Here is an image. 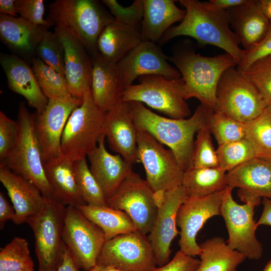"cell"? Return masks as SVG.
Masks as SVG:
<instances>
[{
	"label": "cell",
	"instance_id": "obj_1",
	"mask_svg": "<svg viewBox=\"0 0 271 271\" xmlns=\"http://www.w3.org/2000/svg\"><path fill=\"white\" fill-rule=\"evenodd\" d=\"M179 2L185 8V16L178 25L166 32L160 43L164 44L178 36H189L201 45H211L223 49L238 65L243 58L244 50L239 47L240 43L230 28L228 11L215 8L209 2Z\"/></svg>",
	"mask_w": 271,
	"mask_h": 271
},
{
	"label": "cell",
	"instance_id": "obj_2",
	"mask_svg": "<svg viewBox=\"0 0 271 271\" xmlns=\"http://www.w3.org/2000/svg\"><path fill=\"white\" fill-rule=\"evenodd\" d=\"M128 102L137 131L147 132L168 147L184 172L192 168L194 136L207 124L210 110L200 104L189 117L174 119L159 115L141 102Z\"/></svg>",
	"mask_w": 271,
	"mask_h": 271
},
{
	"label": "cell",
	"instance_id": "obj_3",
	"mask_svg": "<svg viewBox=\"0 0 271 271\" xmlns=\"http://www.w3.org/2000/svg\"><path fill=\"white\" fill-rule=\"evenodd\" d=\"M168 60L176 66L184 81L185 100L196 98L212 111L215 109L217 88L222 75L227 69L237 65L227 53L207 57L184 49L176 50Z\"/></svg>",
	"mask_w": 271,
	"mask_h": 271
},
{
	"label": "cell",
	"instance_id": "obj_4",
	"mask_svg": "<svg viewBox=\"0 0 271 271\" xmlns=\"http://www.w3.org/2000/svg\"><path fill=\"white\" fill-rule=\"evenodd\" d=\"M48 19L77 39L93 58L98 54L97 41L114 18L97 0H56L48 6Z\"/></svg>",
	"mask_w": 271,
	"mask_h": 271
},
{
	"label": "cell",
	"instance_id": "obj_5",
	"mask_svg": "<svg viewBox=\"0 0 271 271\" xmlns=\"http://www.w3.org/2000/svg\"><path fill=\"white\" fill-rule=\"evenodd\" d=\"M17 120L19 131L16 143L1 164L34 184L45 197L54 199L42 160L36 130L35 114L29 111L24 102L19 104Z\"/></svg>",
	"mask_w": 271,
	"mask_h": 271
},
{
	"label": "cell",
	"instance_id": "obj_6",
	"mask_svg": "<svg viewBox=\"0 0 271 271\" xmlns=\"http://www.w3.org/2000/svg\"><path fill=\"white\" fill-rule=\"evenodd\" d=\"M105 114L95 104L91 89L87 90L65 126L61 142L63 156L72 162L86 158L104 134Z\"/></svg>",
	"mask_w": 271,
	"mask_h": 271
},
{
	"label": "cell",
	"instance_id": "obj_7",
	"mask_svg": "<svg viewBox=\"0 0 271 271\" xmlns=\"http://www.w3.org/2000/svg\"><path fill=\"white\" fill-rule=\"evenodd\" d=\"M214 111L246 123L258 116L267 104L255 85L235 67L226 70L218 84Z\"/></svg>",
	"mask_w": 271,
	"mask_h": 271
},
{
	"label": "cell",
	"instance_id": "obj_8",
	"mask_svg": "<svg viewBox=\"0 0 271 271\" xmlns=\"http://www.w3.org/2000/svg\"><path fill=\"white\" fill-rule=\"evenodd\" d=\"M140 83L124 88L122 101H137L174 119L191 116V111L184 97L182 78L169 79L158 75L138 78Z\"/></svg>",
	"mask_w": 271,
	"mask_h": 271
},
{
	"label": "cell",
	"instance_id": "obj_9",
	"mask_svg": "<svg viewBox=\"0 0 271 271\" xmlns=\"http://www.w3.org/2000/svg\"><path fill=\"white\" fill-rule=\"evenodd\" d=\"M66 209L56 200L46 198L42 210L26 222L34 235L39 271L55 270L61 262Z\"/></svg>",
	"mask_w": 271,
	"mask_h": 271
},
{
	"label": "cell",
	"instance_id": "obj_10",
	"mask_svg": "<svg viewBox=\"0 0 271 271\" xmlns=\"http://www.w3.org/2000/svg\"><path fill=\"white\" fill-rule=\"evenodd\" d=\"M137 140L140 163L154 193H164L181 186L184 171L173 151L146 131H138Z\"/></svg>",
	"mask_w": 271,
	"mask_h": 271
},
{
	"label": "cell",
	"instance_id": "obj_11",
	"mask_svg": "<svg viewBox=\"0 0 271 271\" xmlns=\"http://www.w3.org/2000/svg\"><path fill=\"white\" fill-rule=\"evenodd\" d=\"M107 206L127 213L138 231L147 235L155 222L158 204L154 192L146 180L132 171L110 198Z\"/></svg>",
	"mask_w": 271,
	"mask_h": 271
},
{
	"label": "cell",
	"instance_id": "obj_12",
	"mask_svg": "<svg viewBox=\"0 0 271 271\" xmlns=\"http://www.w3.org/2000/svg\"><path fill=\"white\" fill-rule=\"evenodd\" d=\"M233 189L225 190L220 207V215L227 228L228 246L250 259H258L262 254L261 243L255 235L257 227L254 219L255 204L241 205L235 201L232 195Z\"/></svg>",
	"mask_w": 271,
	"mask_h": 271
},
{
	"label": "cell",
	"instance_id": "obj_13",
	"mask_svg": "<svg viewBox=\"0 0 271 271\" xmlns=\"http://www.w3.org/2000/svg\"><path fill=\"white\" fill-rule=\"evenodd\" d=\"M62 240L80 268L85 271L97 264L105 241L102 230L73 206L66 207Z\"/></svg>",
	"mask_w": 271,
	"mask_h": 271
},
{
	"label": "cell",
	"instance_id": "obj_14",
	"mask_svg": "<svg viewBox=\"0 0 271 271\" xmlns=\"http://www.w3.org/2000/svg\"><path fill=\"white\" fill-rule=\"evenodd\" d=\"M97 264L124 271H153L157 265L148 236L138 231L105 240Z\"/></svg>",
	"mask_w": 271,
	"mask_h": 271
},
{
	"label": "cell",
	"instance_id": "obj_15",
	"mask_svg": "<svg viewBox=\"0 0 271 271\" xmlns=\"http://www.w3.org/2000/svg\"><path fill=\"white\" fill-rule=\"evenodd\" d=\"M225 190L206 196L188 197L180 207L176 218L180 228L178 244L180 250L186 254L194 257L200 255L197 234L209 219L220 215Z\"/></svg>",
	"mask_w": 271,
	"mask_h": 271
},
{
	"label": "cell",
	"instance_id": "obj_16",
	"mask_svg": "<svg viewBox=\"0 0 271 271\" xmlns=\"http://www.w3.org/2000/svg\"><path fill=\"white\" fill-rule=\"evenodd\" d=\"M168 57L156 43L142 41L116 63L123 85H131L144 75H158L169 79L182 78L179 71L168 62Z\"/></svg>",
	"mask_w": 271,
	"mask_h": 271
},
{
	"label": "cell",
	"instance_id": "obj_17",
	"mask_svg": "<svg viewBox=\"0 0 271 271\" xmlns=\"http://www.w3.org/2000/svg\"><path fill=\"white\" fill-rule=\"evenodd\" d=\"M188 198L181 185L165 192L158 204L157 216L148 237L159 266L170 260L171 243L179 233L177 228V213Z\"/></svg>",
	"mask_w": 271,
	"mask_h": 271
},
{
	"label": "cell",
	"instance_id": "obj_18",
	"mask_svg": "<svg viewBox=\"0 0 271 271\" xmlns=\"http://www.w3.org/2000/svg\"><path fill=\"white\" fill-rule=\"evenodd\" d=\"M82 100L72 97L67 100L49 99L44 110L35 114L36 130L44 163L63 156L61 149L62 133L72 111Z\"/></svg>",
	"mask_w": 271,
	"mask_h": 271
},
{
	"label": "cell",
	"instance_id": "obj_19",
	"mask_svg": "<svg viewBox=\"0 0 271 271\" xmlns=\"http://www.w3.org/2000/svg\"><path fill=\"white\" fill-rule=\"evenodd\" d=\"M227 180L242 202L257 206L261 198L271 199V159L255 157L227 172Z\"/></svg>",
	"mask_w": 271,
	"mask_h": 271
},
{
	"label": "cell",
	"instance_id": "obj_20",
	"mask_svg": "<svg viewBox=\"0 0 271 271\" xmlns=\"http://www.w3.org/2000/svg\"><path fill=\"white\" fill-rule=\"evenodd\" d=\"M103 133L110 148L128 163H139L138 131L128 102L120 101L106 112Z\"/></svg>",
	"mask_w": 271,
	"mask_h": 271
},
{
	"label": "cell",
	"instance_id": "obj_21",
	"mask_svg": "<svg viewBox=\"0 0 271 271\" xmlns=\"http://www.w3.org/2000/svg\"><path fill=\"white\" fill-rule=\"evenodd\" d=\"M55 32L65 50V76L72 97L82 100L91 88L92 60L84 46L64 29L55 27Z\"/></svg>",
	"mask_w": 271,
	"mask_h": 271
},
{
	"label": "cell",
	"instance_id": "obj_22",
	"mask_svg": "<svg viewBox=\"0 0 271 271\" xmlns=\"http://www.w3.org/2000/svg\"><path fill=\"white\" fill-rule=\"evenodd\" d=\"M0 181L8 192L16 216L12 221L20 225L39 213L43 208L46 198L32 182L15 174L0 164Z\"/></svg>",
	"mask_w": 271,
	"mask_h": 271
},
{
	"label": "cell",
	"instance_id": "obj_23",
	"mask_svg": "<svg viewBox=\"0 0 271 271\" xmlns=\"http://www.w3.org/2000/svg\"><path fill=\"white\" fill-rule=\"evenodd\" d=\"M103 134L98 145L87 156L90 169L100 186L106 200L112 196L133 171L132 165L119 154L112 155L106 150Z\"/></svg>",
	"mask_w": 271,
	"mask_h": 271
},
{
	"label": "cell",
	"instance_id": "obj_24",
	"mask_svg": "<svg viewBox=\"0 0 271 271\" xmlns=\"http://www.w3.org/2000/svg\"><path fill=\"white\" fill-rule=\"evenodd\" d=\"M0 63L9 89L23 96L37 113H42L49 99L41 90L33 68L26 61L14 54L1 53Z\"/></svg>",
	"mask_w": 271,
	"mask_h": 271
},
{
	"label": "cell",
	"instance_id": "obj_25",
	"mask_svg": "<svg viewBox=\"0 0 271 271\" xmlns=\"http://www.w3.org/2000/svg\"><path fill=\"white\" fill-rule=\"evenodd\" d=\"M47 28L35 25L22 17L0 14V39L11 51L32 62Z\"/></svg>",
	"mask_w": 271,
	"mask_h": 271
},
{
	"label": "cell",
	"instance_id": "obj_26",
	"mask_svg": "<svg viewBox=\"0 0 271 271\" xmlns=\"http://www.w3.org/2000/svg\"><path fill=\"white\" fill-rule=\"evenodd\" d=\"M227 11L230 28L244 50L257 44L268 30L270 20L263 13L259 1L248 0Z\"/></svg>",
	"mask_w": 271,
	"mask_h": 271
},
{
	"label": "cell",
	"instance_id": "obj_27",
	"mask_svg": "<svg viewBox=\"0 0 271 271\" xmlns=\"http://www.w3.org/2000/svg\"><path fill=\"white\" fill-rule=\"evenodd\" d=\"M91 92L93 101L101 110L107 112L122 101L123 85L116 63L107 60L99 53L92 58Z\"/></svg>",
	"mask_w": 271,
	"mask_h": 271
},
{
	"label": "cell",
	"instance_id": "obj_28",
	"mask_svg": "<svg viewBox=\"0 0 271 271\" xmlns=\"http://www.w3.org/2000/svg\"><path fill=\"white\" fill-rule=\"evenodd\" d=\"M173 0H143L144 16L141 23L142 41L156 43L177 22L186 15Z\"/></svg>",
	"mask_w": 271,
	"mask_h": 271
},
{
	"label": "cell",
	"instance_id": "obj_29",
	"mask_svg": "<svg viewBox=\"0 0 271 271\" xmlns=\"http://www.w3.org/2000/svg\"><path fill=\"white\" fill-rule=\"evenodd\" d=\"M44 167L54 199L65 206L86 204L75 179L73 162L63 156L46 162Z\"/></svg>",
	"mask_w": 271,
	"mask_h": 271
},
{
	"label": "cell",
	"instance_id": "obj_30",
	"mask_svg": "<svg viewBox=\"0 0 271 271\" xmlns=\"http://www.w3.org/2000/svg\"><path fill=\"white\" fill-rule=\"evenodd\" d=\"M142 41L141 27L124 24L114 20L100 35L97 50L104 59L117 63Z\"/></svg>",
	"mask_w": 271,
	"mask_h": 271
},
{
	"label": "cell",
	"instance_id": "obj_31",
	"mask_svg": "<svg viewBox=\"0 0 271 271\" xmlns=\"http://www.w3.org/2000/svg\"><path fill=\"white\" fill-rule=\"evenodd\" d=\"M200 247V263L196 271H237L238 266L246 258L230 248L219 236L207 239Z\"/></svg>",
	"mask_w": 271,
	"mask_h": 271
},
{
	"label": "cell",
	"instance_id": "obj_32",
	"mask_svg": "<svg viewBox=\"0 0 271 271\" xmlns=\"http://www.w3.org/2000/svg\"><path fill=\"white\" fill-rule=\"evenodd\" d=\"M181 185L188 197L210 195L228 187L227 173L220 167H192L184 172Z\"/></svg>",
	"mask_w": 271,
	"mask_h": 271
},
{
	"label": "cell",
	"instance_id": "obj_33",
	"mask_svg": "<svg viewBox=\"0 0 271 271\" xmlns=\"http://www.w3.org/2000/svg\"><path fill=\"white\" fill-rule=\"evenodd\" d=\"M91 221L103 231L105 240L117 235L137 231L133 222L125 212L108 206L88 204L78 207Z\"/></svg>",
	"mask_w": 271,
	"mask_h": 271
},
{
	"label": "cell",
	"instance_id": "obj_34",
	"mask_svg": "<svg viewBox=\"0 0 271 271\" xmlns=\"http://www.w3.org/2000/svg\"><path fill=\"white\" fill-rule=\"evenodd\" d=\"M31 62L38 83L48 99L67 100L73 97L65 76L48 66L38 57H35Z\"/></svg>",
	"mask_w": 271,
	"mask_h": 271
},
{
	"label": "cell",
	"instance_id": "obj_35",
	"mask_svg": "<svg viewBox=\"0 0 271 271\" xmlns=\"http://www.w3.org/2000/svg\"><path fill=\"white\" fill-rule=\"evenodd\" d=\"M245 138L253 146L256 157L271 159V107L244 123Z\"/></svg>",
	"mask_w": 271,
	"mask_h": 271
},
{
	"label": "cell",
	"instance_id": "obj_36",
	"mask_svg": "<svg viewBox=\"0 0 271 271\" xmlns=\"http://www.w3.org/2000/svg\"><path fill=\"white\" fill-rule=\"evenodd\" d=\"M0 271H34L29 244L16 236L0 251Z\"/></svg>",
	"mask_w": 271,
	"mask_h": 271
},
{
	"label": "cell",
	"instance_id": "obj_37",
	"mask_svg": "<svg viewBox=\"0 0 271 271\" xmlns=\"http://www.w3.org/2000/svg\"><path fill=\"white\" fill-rule=\"evenodd\" d=\"M73 169L77 184L86 204L107 206L105 196L92 175L86 158L73 162Z\"/></svg>",
	"mask_w": 271,
	"mask_h": 271
},
{
	"label": "cell",
	"instance_id": "obj_38",
	"mask_svg": "<svg viewBox=\"0 0 271 271\" xmlns=\"http://www.w3.org/2000/svg\"><path fill=\"white\" fill-rule=\"evenodd\" d=\"M207 125L218 145L245 138L244 123L222 112L209 111Z\"/></svg>",
	"mask_w": 271,
	"mask_h": 271
},
{
	"label": "cell",
	"instance_id": "obj_39",
	"mask_svg": "<svg viewBox=\"0 0 271 271\" xmlns=\"http://www.w3.org/2000/svg\"><path fill=\"white\" fill-rule=\"evenodd\" d=\"M216 152L219 167L226 172L256 157L253 145L246 138L218 145Z\"/></svg>",
	"mask_w": 271,
	"mask_h": 271
},
{
	"label": "cell",
	"instance_id": "obj_40",
	"mask_svg": "<svg viewBox=\"0 0 271 271\" xmlns=\"http://www.w3.org/2000/svg\"><path fill=\"white\" fill-rule=\"evenodd\" d=\"M36 54L48 66L65 76L64 48L55 32H46L37 48Z\"/></svg>",
	"mask_w": 271,
	"mask_h": 271
},
{
	"label": "cell",
	"instance_id": "obj_41",
	"mask_svg": "<svg viewBox=\"0 0 271 271\" xmlns=\"http://www.w3.org/2000/svg\"><path fill=\"white\" fill-rule=\"evenodd\" d=\"M192 168H215L219 167L216 150H215L207 125L197 132L194 141Z\"/></svg>",
	"mask_w": 271,
	"mask_h": 271
},
{
	"label": "cell",
	"instance_id": "obj_42",
	"mask_svg": "<svg viewBox=\"0 0 271 271\" xmlns=\"http://www.w3.org/2000/svg\"><path fill=\"white\" fill-rule=\"evenodd\" d=\"M255 85L271 107V56L261 59L242 72Z\"/></svg>",
	"mask_w": 271,
	"mask_h": 271
},
{
	"label": "cell",
	"instance_id": "obj_43",
	"mask_svg": "<svg viewBox=\"0 0 271 271\" xmlns=\"http://www.w3.org/2000/svg\"><path fill=\"white\" fill-rule=\"evenodd\" d=\"M101 2L108 7L115 21L130 26L141 27L144 12L143 0H135L128 7L121 6L116 0H102Z\"/></svg>",
	"mask_w": 271,
	"mask_h": 271
},
{
	"label": "cell",
	"instance_id": "obj_44",
	"mask_svg": "<svg viewBox=\"0 0 271 271\" xmlns=\"http://www.w3.org/2000/svg\"><path fill=\"white\" fill-rule=\"evenodd\" d=\"M17 13L29 22L49 28L54 24L44 19L45 5L43 0H15Z\"/></svg>",
	"mask_w": 271,
	"mask_h": 271
},
{
	"label": "cell",
	"instance_id": "obj_45",
	"mask_svg": "<svg viewBox=\"0 0 271 271\" xmlns=\"http://www.w3.org/2000/svg\"><path fill=\"white\" fill-rule=\"evenodd\" d=\"M17 120L0 111V161L2 163L15 146L18 135Z\"/></svg>",
	"mask_w": 271,
	"mask_h": 271
},
{
	"label": "cell",
	"instance_id": "obj_46",
	"mask_svg": "<svg viewBox=\"0 0 271 271\" xmlns=\"http://www.w3.org/2000/svg\"><path fill=\"white\" fill-rule=\"evenodd\" d=\"M271 56V20L267 32L262 40L248 50H244L242 61L237 66L241 72L246 70L255 62Z\"/></svg>",
	"mask_w": 271,
	"mask_h": 271
},
{
	"label": "cell",
	"instance_id": "obj_47",
	"mask_svg": "<svg viewBox=\"0 0 271 271\" xmlns=\"http://www.w3.org/2000/svg\"><path fill=\"white\" fill-rule=\"evenodd\" d=\"M200 263V259L179 250L167 263L156 267L153 271H196Z\"/></svg>",
	"mask_w": 271,
	"mask_h": 271
},
{
	"label": "cell",
	"instance_id": "obj_48",
	"mask_svg": "<svg viewBox=\"0 0 271 271\" xmlns=\"http://www.w3.org/2000/svg\"><path fill=\"white\" fill-rule=\"evenodd\" d=\"M16 216L15 210L10 204L4 193L0 192V228L3 229L6 223L13 220Z\"/></svg>",
	"mask_w": 271,
	"mask_h": 271
},
{
	"label": "cell",
	"instance_id": "obj_49",
	"mask_svg": "<svg viewBox=\"0 0 271 271\" xmlns=\"http://www.w3.org/2000/svg\"><path fill=\"white\" fill-rule=\"evenodd\" d=\"M50 271H80V267L64 243L61 262L56 269Z\"/></svg>",
	"mask_w": 271,
	"mask_h": 271
},
{
	"label": "cell",
	"instance_id": "obj_50",
	"mask_svg": "<svg viewBox=\"0 0 271 271\" xmlns=\"http://www.w3.org/2000/svg\"><path fill=\"white\" fill-rule=\"evenodd\" d=\"M262 203L263 210L256 222L257 226L262 225L271 226V199L263 198Z\"/></svg>",
	"mask_w": 271,
	"mask_h": 271
},
{
	"label": "cell",
	"instance_id": "obj_51",
	"mask_svg": "<svg viewBox=\"0 0 271 271\" xmlns=\"http://www.w3.org/2000/svg\"><path fill=\"white\" fill-rule=\"evenodd\" d=\"M248 0H210V4L215 8L223 10H228L243 5Z\"/></svg>",
	"mask_w": 271,
	"mask_h": 271
},
{
	"label": "cell",
	"instance_id": "obj_52",
	"mask_svg": "<svg viewBox=\"0 0 271 271\" xmlns=\"http://www.w3.org/2000/svg\"><path fill=\"white\" fill-rule=\"evenodd\" d=\"M0 12L1 14L17 17L15 0H1Z\"/></svg>",
	"mask_w": 271,
	"mask_h": 271
},
{
	"label": "cell",
	"instance_id": "obj_53",
	"mask_svg": "<svg viewBox=\"0 0 271 271\" xmlns=\"http://www.w3.org/2000/svg\"><path fill=\"white\" fill-rule=\"evenodd\" d=\"M259 3L265 16L271 20V0H260Z\"/></svg>",
	"mask_w": 271,
	"mask_h": 271
},
{
	"label": "cell",
	"instance_id": "obj_54",
	"mask_svg": "<svg viewBox=\"0 0 271 271\" xmlns=\"http://www.w3.org/2000/svg\"><path fill=\"white\" fill-rule=\"evenodd\" d=\"M88 271H124L111 266H104L96 264Z\"/></svg>",
	"mask_w": 271,
	"mask_h": 271
},
{
	"label": "cell",
	"instance_id": "obj_55",
	"mask_svg": "<svg viewBox=\"0 0 271 271\" xmlns=\"http://www.w3.org/2000/svg\"><path fill=\"white\" fill-rule=\"evenodd\" d=\"M262 271H271V259L266 264Z\"/></svg>",
	"mask_w": 271,
	"mask_h": 271
}]
</instances>
